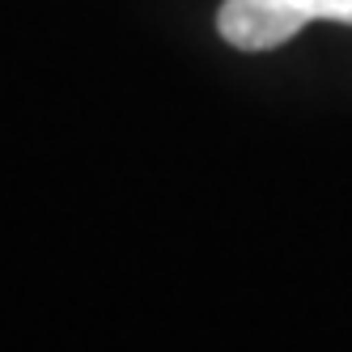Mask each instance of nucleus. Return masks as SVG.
<instances>
[{"label":"nucleus","mask_w":352,"mask_h":352,"mask_svg":"<svg viewBox=\"0 0 352 352\" xmlns=\"http://www.w3.org/2000/svg\"><path fill=\"white\" fill-rule=\"evenodd\" d=\"M306 21H344L352 26V0H293Z\"/></svg>","instance_id":"nucleus-2"},{"label":"nucleus","mask_w":352,"mask_h":352,"mask_svg":"<svg viewBox=\"0 0 352 352\" xmlns=\"http://www.w3.org/2000/svg\"><path fill=\"white\" fill-rule=\"evenodd\" d=\"M306 26L310 21L293 0H225L217 9V30L238 52H272Z\"/></svg>","instance_id":"nucleus-1"}]
</instances>
